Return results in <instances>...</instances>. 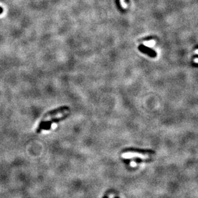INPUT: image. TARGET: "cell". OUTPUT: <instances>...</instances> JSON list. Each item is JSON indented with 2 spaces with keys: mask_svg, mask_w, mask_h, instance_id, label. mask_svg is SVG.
Wrapping results in <instances>:
<instances>
[{
  "mask_svg": "<svg viewBox=\"0 0 198 198\" xmlns=\"http://www.w3.org/2000/svg\"><path fill=\"white\" fill-rule=\"evenodd\" d=\"M69 113H66V114H60L52 116L53 118L51 119L48 121H41L40 124H39L37 129V133H40L42 130H48L52 127V125L53 123H57L59 121L64 119V118L68 115Z\"/></svg>",
  "mask_w": 198,
  "mask_h": 198,
  "instance_id": "6da1fadb",
  "label": "cell"
},
{
  "mask_svg": "<svg viewBox=\"0 0 198 198\" xmlns=\"http://www.w3.org/2000/svg\"><path fill=\"white\" fill-rule=\"evenodd\" d=\"M154 153L151 151H130L123 154L124 158H139L142 159L149 158Z\"/></svg>",
  "mask_w": 198,
  "mask_h": 198,
  "instance_id": "7a4b0ae2",
  "label": "cell"
},
{
  "mask_svg": "<svg viewBox=\"0 0 198 198\" xmlns=\"http://www.w3.org/2000/svg\"><path fill=\"white\" fill-rule=\"evenodd\" d=\"M69 108L68 107H61L60 108H58L57 109H54V110L47 112L46 114L44 115L43 118L45 119L48 117H52V116L60 114H66V113H69Z\"/></svg>",
  "mask_w": 198,
  "mask_h": 198,
  "instance_id": "3957f363",
  "label": "cell"
},
{
  "mask_svg": "<svg viewBox=\"0 0 198 198\" xmlns=\"http://www.w3.org/2000/svg\"><path fill=\"white\" fill-rule=\"evenodd\" d=\"M144 45L146 47H148V48H152L155 46V41L153 40H151L149 41H145L144 42Z\"/></svg>",
  "mask_w": 198,
  "mask_h": 198,
  "instance_id": "277c9868",
  "label": "cell"
},
{
  "mask_svg": "<svg viewBox=\"0 0 198 198\" xmlns=\"http://www.w3.org/2000/svg\"><path fill=\"white\" fill-rule=\"evenodd\" d=\"M119 1H120L121 6L123 7L124 9L127 8V4H126V3L125 2V0H119Z\"/></svg>",
  "mask_w": 198,
  "mask_h": 198,
  "instance_id": "5b68a950",
  "label": "cell"
},
{
  "mask_svg": "<svg viewBox=\"0 0 198 198\" xmlns=\"http://www.w3.org/2000/svg\"><path fill=\"white\" fill-rule=\"evenodd\" d=\"M194 62H195L196 64H197V63L198 62V59H197V58H196L194 59Z\"/></svg>",
  "mask_w": 198,
  "mask_h": 198,
  "instance_id": "8992f818",
  "label": "cell"
},
{
  "mask_svg": "<svg viewBox=\"0 0 198 198\" xmlns=\"http://www.w3.org/2000/svg\"><path fill=\"white\" fill-rule=\"evenodd\" d=\"M131 165H132V166H136V163H135V162H132V164H131Z\"/></svg>",
  "mask_w": 198,
  "mask_h": 198,
  "instance_id": "52a82bcc",
  "label": "cell"
},
{
  "mask_svg": "<svg viewBox=\"0 0 198 198\" xmlns=\"http://www.w3.org/2000/svg\"><path fill=\"white\" fill-rule=\"evenodd\" d=\"M3 12V9H2V8L1 7H0V14H1V13Z\"/></svg>",
  "mask_w": 198,
  "mask_h": 198,
  "instance_id": "ba28073f",
  "label": "cell"
},
{
  "mask_svg": "<svg viewBox=\"0 0 198 198\" xmlns=\"http://www.w3.org/2000/svg\"><path fill=\"white\" fill-rule=\"evenodd\" d=\"M197 53H198V49H196V51H195V53H196V54H197Z\"/></svg>",
  "mask_w": 198,
  "mask_h": 198,
  "instance_id": "9c48e42d",
  "label": "cell"
}]
</instances>
